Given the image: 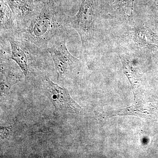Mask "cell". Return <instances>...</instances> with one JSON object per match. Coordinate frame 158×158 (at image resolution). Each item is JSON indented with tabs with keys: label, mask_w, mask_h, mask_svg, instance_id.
<instances>
[{
	"label": "cell",
	"mask_w": 158,
	"mask_h": 158,
	"mask_svg": "<svg viewBox=\"0 0 158 158\" xmlns=\"http://www.w3.org/2000/svg\"><path fill=\"white\" fill-rule=\"evenodd\" d=\"M56 25L52 12L48 8H44L34 17L25 32L30 40L44 43L55 34Z\"/></svg>",
	"instance_id": "cell-1"
},
{
	"label": "cell",
	"mask_w": 158,
	"mask_h": 158,
	"mask_svg": "<svg viewBox=\"0 0 158 158\" xmlns=\"http://www.w3.org/2000/svg\"><path fill=\"white\" fill-rule=\"evenodd\" d=\"M95 15L94 0H83L72 19V25L80 35L84 47L92 34Z\"/></svg>",
	"instance_id": "cell-2"
},
{
	"label": "cell",
	"mask_w": 158,
	"mask_h": 158,
	"mask_svg": "<svg viewBox=\"0 0 158 158\" xmlns=\"http://www.w3.org/2000/svg\"><path fill=\"white\" fill-rule=\"evenodd\" d=\"M48 51L53 61L58 79L65 75L69 65L79 61L69 52L65 40L56 41L48 48Z\"/></svg>",
	"instance_id": "cell-3"
},
{
	"label": "cell",
	"mask_w": 158,
	"mask_h": 158,
	"mask_svg": "<svg viewBox=\"0 0 158 158\" xmlns=\"http://www.w3.org/2000/svg\"><path fill=\"white\" fill-rule=\"evenodd\" d=\"M48 83L51 89V102L56 110L77 114L81 113L82 108L71 97L68 90L49 79Z\"/></svg>",
	"instance_id": "cell-4"
},
{
	"label": "cell",
	"mask_w": 158,
	"mask_h": 158,
	"mask_svg": "<svg viewBox=\"0 0 158 158\" xmlns=\"http://www.w3.org/2000/svg\"><path fill=\"white\" fill-rule=\"evenodd\" d=\"M132 29L133 39L139 46L146 49L158 48V37L149 29L138 26Z\"/></svg>",
	"instance_id": "cell-5"
},
{
	"label": "cell",
	"mask_w": 158,
	"mask_h": 158,
	"mask_svg": "<svg viewBox=\"0 0 158 158\" xmlns=\"http://www.w3.org/2000/svg\"><path fill=\"white\" fill-rule=\"evenodd\" d=\"M15 17L18 20L27 18L34 11L33 0H5Z\"/></svg>",
	"instance_id": "cell-6"
},
{
	"label": "cell",
	"mask_w": 158,
	"mask_h": 158,
	"mask_svg": "<svg viewBox=\"0 0 158 158\" xmlns=\"http://www.w3.org/2000/svg\"><path fill=\"white\" fill-rule=\"evenodd\" d=\"M9 40L11 46V59L17 63L24 74L27 76L29 73V67L25 50L15 40L10 38Z\"/></svg>",
	"instance_id": "cell-7"
},
{
	"label": "cell",
	"mask_w": 158,
	"mask_h": 158,
	"mask_svg": "<svg viewBox=\"0 0 158 158\" xmlns=\"http://www.w3.org/2000/svg\"><path fill=\"white\" fill-rule=\"evenodd\" d=\"M11 10L5 0H1V28L9 24L11 19Z\"/></svg>",
	"instance_id": "cell-8"
},
{
	"label": "cell",
	"mask_w": 158,
	"mask_h": 158,
	"mask_svg": "<svg viewBox=\"0 0 158 158\" xmlns=\"http://www.w3.org/2000/svg\"><path fill=\"white\" fill-rule=\"evenodd\" d=\"M11 128L2 127L1 129V138H6L9 136L10 132L11 131Z\"/></svg>",
	"instance_id": "cell-9"
},
{
	"label": "cell",
	"mask_w": 158,
	"mask_h": 158,
	"mask_svg": "<svg viewBox=\"0 0 158 158\" xmlns=\"http://www.w3.org/2000/svg\"><path fill=\"white\" fill-rule=\"evenodd\" d=\"M115 3L118 4L119 6H123L128 2L129 0H113Z\"/></svg>",
	"instance_id": "cell-10"
},
{
	"label": "cell",
	"mask_w": 158,
	"mask_h": 158,
	"mask_svg": "<svg viewBox=\"0 0 158 158\" xmlns=\"http://www.w3.org/2000/svg\"><path fill=\"white\" fill-rule=\"evenodd\" d=\"M134 3H135V0H132V2L131 8V15H133V9H134Z\"/></svg>",
	"instance_id": "cell-11"
}]
</instances>
